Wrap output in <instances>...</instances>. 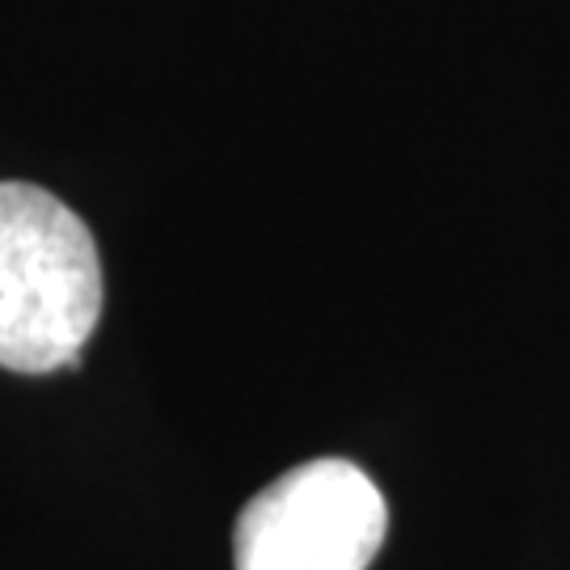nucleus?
<instances>
[{"instance_id": "obj_1", "label": "nucleus", "mask_w": 570, "mask_h": 570, "mask_svg": "<svg viewBox=\"0 0 570 570\" xmlns=\"http://www.w3.org/2000/svg\"><path fill=\"white\" fill-rule=\"evenodd\" d=\"M98 317L102 258L89 225L42 186L0 183V367H81Z\"/></svg>"}, {"instance_id": "obj_2", "label": "nucleus", "mask_w": 570, "mask_h": 570, "mask_svg": "<svg viewBox=\"0 0 570 570\" xmlns=\"http://www.w3.org/2000/svg\"><path fill=\"white\" fill-rule=\"evenodd\" d=\"M389 508L376 482L343 456L287 469L233 524L237 570H367L385 546Z\"/></svg>"}]
</instances>
